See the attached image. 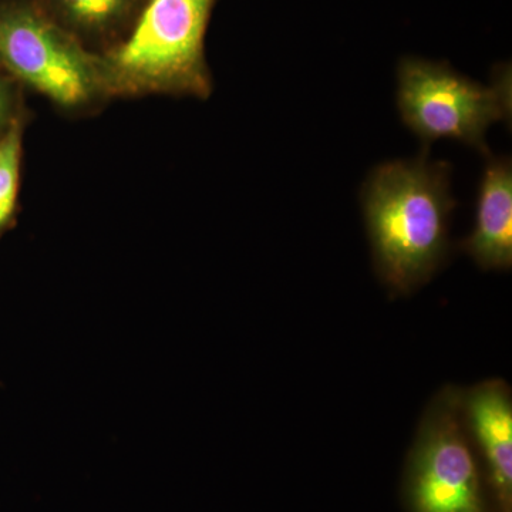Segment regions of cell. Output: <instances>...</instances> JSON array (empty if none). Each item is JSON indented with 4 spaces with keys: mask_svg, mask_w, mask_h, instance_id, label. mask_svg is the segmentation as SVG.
Here are the masks:
<instances>
[{
    "mask_svg": "<svg viewBox=\"0 0 512 512\" xmlns=\"http://www.w3.org/2000/svg\"><path fill=\"white\" fill-rule=\"evenodd\" d=\"M363 217L373 265L392 295L426 285L446 261L457 202L451 167L431 161L426 148L412 160L377 165L363 184Z\"/></svg>",
    "mask_w": 512,
    "mask_h": 512,
    "instance_id": "cell-1",
    "label": "cell"
},
{
    "mask_svg": "<svg viewBox=\"0 0 512 512\" xmlns=\"http://www.w3.org/2000/svg\"><path fill=\"white\" fill-rule=\"evenodd\" d=\"M214 0H150L131 36L103 66L107 89L207 97L204 36Z\"/></svg>",
    "mask_w": 512,
    "mask_h": 512,
    "instance_id": "cell-2",
    "label": "cell"
},
{
    "mask_svg": "<svg viewBox=\"0 0 512 512\" xmlns=\"http://www.w3.org/2000/svg\"><path fill=\"white\" fill-rule=\"evenodd\" d=\"M397 109L426 150L434 141L454 140L490 157L488 128L511 123V67L498 66L490 83L481 84L447 64L404 57L397 67Z\"/></svg>",
    "mask_w": 512,
    "mask_h": 512,
    "instance_id": "cell-3",
    "label": "cell"
},
{
    "mask_svg": "<svg viewBox=\"0 0 512 512\" xmlns=\"http://www.w3.org/2000/svg\"><path fill=\"white\" fill-rule=\"evenodd\" d=\"M461 389L447 386L421 417L407 464L412 512H485L480 468L460 406Z\"/></svg>",
    "mask_w": 512,
    "mask_h": 512,
    "instance_id": "cell-4",
    "label": "cell"
},
{
    "mask_svg": "<svg viewBox=\"0 0 512 512\" xmlns=\"http://www.w3.org/2000/svg\"><path fill=\"white\" fill-rule=\"evenodd\" d=\"M0 62L62 106H82L106 89L103 66L32 10L0 15Z\"/></svg>",
    "mask_w": 512,
    "mask_h": 512,
    "instance_id": "cell-5",
    "label": "cell"
},
{
    "mask_svg": "<svg viewBox=\"0 0 512 512\" xmlns=\"http://www.w3.org/2000/svg\"><path fill=\"white\" fill-rule=\"evenodd\" d=\"M461 414L471 443L487 467L501 511L512 503V394L501 379H488L460 392Z\"/></svg>",
    "mask_w": 512,
    "mask_h": 512,
    "instance_id": "cell-6",
    "label": "cell"
},
{
    "mask_svg": "<svg viewBox=\"0 0 512 512\" xmlns=\"http://www.w3.org/2000/svg\"><path fill=\"white\" fill-rule=\"evenodd\" d=\"M478 187L476 222L460 248L483 271H510L512 266V163L487 157Z\"/></svg>",
    "mask_w": 512,
    "mask_h": 512,
    "instance_id": "cell-7",
    "label": "cell"
},
{
    "mask_svg": "<svg viewBox=\"0 0 512 512\" xmlns=\"http://www.w3.org/2000/svg\"><path fill=\"white\" fill-rule=\"evenodd\" d=\"M22 130L12 123L0 138V237L8 229L15 214L18 198Z\"/></svg>",
    "mask_w": 512,
    "mask_h": 512,
    "instance_id": "cell-8",
    "label": "cell"
},
{
    "mask_svg": "<svg viewBox=\"0 0 512 512\" xmlns=\"http://www.w3.org/2000/svg\"><path fill=\"white\" fill-rule=\"evenodd\" d=\"M67 15L82 25L104 26L117 18L127 0H60Z\"/></svg>",
    "mask_w": 512,
    "mask_h": 512,
    "instance_id": "cell-9",
    "label": "cell"
},
{
    "mask_svg": "<svg viewBox=\"0 0 512 512\" xmlns=\"http://www.w3.org/2000/svg\"><path fill=\"white\" fill-rule=\"evenodd\" d=\"M8 111V93H6L5 86H3L2 80H0V127H2L3 123H5L6 117H8Z\"/></svg>",
    "mask_w": 512,
    "mask_h": 512,
    "instance_id": "cell-10",
    "label": "cell"
}]
</instances>
